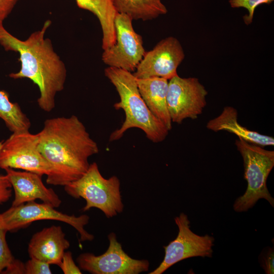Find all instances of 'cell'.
<instances>
[{"label":"cell","mask_w":274,"mask_h":274,"mask_svg":"<svg viewBox=\"0 0 274 274\" xmlns=\"http://www.w3.org/2000/svg\"><path fill=\"white\" fill-rule=\"evenodd\" d=\"M3 141H0V150ZM12 196V187L6 175L0 174V204L7 202Z\"/></svg>","instance_id":"cell-25"},{"label":"cell","mask_w":274,"mask_h":274,"mask_svg":"<svg viewBox=\"0 0 274 274\" xmlns=\"http://www.w3.org/2000/svg\"><path fill=\"white\" fill-rule=\"evenodd\" d=\"M64 189L70 196L85 200L83 212L97 208L110 218L123 210L119 179L115 176L104 178L96 162L90 164L82 176L64 186Z\"/></svg>","instance_id":"cell-5"},{"label":"cell","mask_w":274,"mask_h":274,"mask_svg":"<svg viewBox=\"0 0 274 274\" xmlns=\"http://www.w3.org/2000/svg\"><path fill=\"white\" fill-rule=\"evenodd\" d=\"M0 118L12 132L29 130V119L23 113L19 105L12 102L8 93L0 89Z\"/></svg>","instance_id":"cell-19"},{"label":"cell","mask_w":274,"mask_h":274,"mask_svg":"<svg viewBox=\"0 0 274 274\" xmlns=\"http://www.w3.org/2000/svg\"><path fill=\"white\" fill-rule=\"evenodd\" d=\"M7 230L0 223V273H2L15 258L7 242Z\"/></svg>","instance_id":"cell-21"},{"label":"cell","mask_w":274,"mask_h":274,"mask_svg":"<svg viewBox=\"0 0 274 274\" xmlns=\"http://www.w3.org/2000/svg\"><path fill=\"white\" fill-rule=\"evenodd\" d=\"M108 237L109 247L102 254L86 252L78 256L77 262L81 269L92 274H139L149 270V261L130 257L123 250L115 233H110Z\"/></svg>","instance_id":"cell-10"},{"label":"cell","mask_w":274,"mask_h":274,"mask_svg":"<svg viewBox=\"0 0 274 274\" xmlns=\"http://www.w3.org/2000/svg\"><path fill=\"white\" fill-rule=\"evenodd\" d=\"M19 0H0V22L8 17Z\"/></svg>","instance_id":"cell-26"},{"label":"cell","mask_w":274,"mask_h":274,"mask_svg":"<svg viewBox=\"0 0 274 274\" xmlns=\"http://www.w3.org/2000/svg\"><path fill=\"white\" fill-rule=\"evenodd\" d=\"M132 19L117 13L114 19L115 44L104 50L101 59L109 66L134 72L146 51L142 37L132 26Z\"/></svg>","instance_id":"cell-8"},{"label":"cell","mask_w":274,"mask_h":274,"mask_svg":"<svg viewBox=\"0 0 274 274\" xmlns=\"http://www.w3.org/2000/svg\"><path fill=\"white\" fill-rule=\"evenodd\" d=\"M178 227L176 238L164 246L163 260L149 274H162L176 263L184 259L194 257H211L214 238L208 234L199 235L190 229L187 215L183 213L175 218Z\"/></svg>","instance_id":"cell-9"},{"label":"cell","mask_w":274,"mask_h":274,"mask_svg":"<svg viewBox=\"0 0 274 274\" xmlns=\"http://www.w3.org/2000/svg\"><path fill=\"white\" fill-rule=\"evenodd\" d=\"M140 94L152 113L169 131L172 120L167 105L168 80L160 77L136 79Z\"/></svg>","instance_id":"cell-15"},{"label":"cell","mask_w":274,"mask_h":274,"mask_svg":"<svg viewBox=\"0 0 274 274\" xmlns=\"http://www.w3.org/2000/svg\"><path fill=\"white\" fill-rule=\"evenodd\" d=\"M75 1L80 8L89 11L98 19L102 32V49L113 45L116 41L114 19L117 12L113 0Z\"/></svg>","instance_id":"cell-17"},{"label":"cell","mask_w":274,"mask_h":274,"mask_svg":"<svg viewBox=\"0 0 274 274\" xmlns=\"http://www.w3.org/2000/svg\"><path fill=\"white\" fill-rule=\"evenodd\" d=\"M38 133L39 150L52 170L46 183L65 186L87 170L89 158L99 152L96 142L75 115L46 119Z\"/></svg>","instance_id":"cell-1"},{"label":"cell","mask_w":274,"mask_h":274,"mask_svg":"<svg viewBox=\"0 0 274 274\" xmlns=\"http://www.w3.org/2000/svg\"><path fill=\"white\" fill-rule=\"evenodd\" d=\"M59 267L64 274L82 273L81 269L74 262L70 251H65Z\"/></svg>","instance_id":"cell-24"},{"label":"cell","mask_w":274,"mask_h":274,"mask_svg":"<svg viewBox=\"0 0 274 274\" xmlns=\"http://www.w3.org/2000/svg\"><path fill=\"white\" fill-rule=\"evenodd\" d=\"M105 75L115 86L120 100L114 105L116 110L124 111L125 118L121 126L112 132L109 141L121 139L131 128L142 130L154 143L164 141L168 133L165 125L150 111L139 92L136 78L129 71L109 66Z\"/></svg>","instance_id":"cell-3"},{"label":"cell","mask_w":274,"mask_h":274,"mask_svg":"<svg viewBox=\"0 0 274 274\" xmlns=\"http://www.w3.org/2000/svg\"><path fill=\"white\" fill-rule=\"evenodd\" d=\"M274 0H229L230 7L233 8H243L247 10L248 15L243 17L246 24L249 25L253 21L256 8L262 4H270Z\"/></svg>","instance_id":"cell-20"},{"label":"cell","mask_w":274,"mask_h":274,"mask_svg":"<svg viewBox=\"0 0 274 274\" xmlns=\"http://www.w3.org/2000/svg\"><path fill=\"white\" fill-rule=\"evenodd\" d=\"M0 168L19 169L42 176H48L52 170L51 165L39 150L38 133L29 130L12 132L3 141Z\"/></svg>","instance_id":"cell-7"},{"label":"cell","mask_w":274,"mask_h":274,"mask_svg":"<svg viewBox=\"0 0 274 274\" xmlns=\"http://www.w3.org/2000/svg\"><path fill=\"white\" fill-rule=\"evenodd\" d=\"M51 24L46 20L41 29L31 33L24 40L13 36L0 22V44L6 51H14L19 55L20 69L9 76L14 79L27 78L37 85L40 96L38 106L46 112L55 107L57 94L62 91L66 78L64 62L54 50L52 42L45 37Z\"/></svg>","instance_id":"cell-2"},{"label":"cell","mask_w":274,"mask_h":274,"mask_svg":"<svg viewBox=\"0 0 274 274\" xmlns=\"http://www.w3.org/2000/svg\"><path fill=\"white\" fill-rule=\"evenodd\" d=\"M53 206L43 202L29 201L17 206H11L0 214V223L8 232H16L40 220H55L74 227L80 235L81 241H91L94 236L84 228L89 220L87 215H70L55 209Z\"/></svg>","instance_id":"cell-6"},{"label":"cell","mask_w":274,"mask_h":274,"mask_svg":"<svg viewBox=\"0 0 274 274\" xmlns=\"http://www.w3.org/2000/svg\"><path fill=\"white\" fill-rule=\"evenodd\" d=\"M259 263L267 274L274 273V251L273 248L266 247L259 255Z\"/></svg>","instance_id":"cell-23"},{"label":"cell","mask_w":274,"mask_h":274,"mask_svg":"<svg viewBox=\"0 0 274 274\" xmlns=\"http://www.w3.org/2000/svg\"><path fill=\"white\" fill-rule=\"evenodd\" d=\"M14 191L12 206L40 199L44 203L59 207L61 200L51 188H47L42 180V176L27 171H19L12 168L4 169Z\"/></svg>","instance_id":"cell-13"},{"label":"cell","mask_w":274,"mask_h":274,"mask_svg":"<svg viewBox=\"0 0 274 274\" xmlns=\"http://www.w3.org/2000/svg\"><path fill=\"white\" fill-rule=\"evenodd\" d=\"M208 91L195 77L177 75L169 80L167 105L172 122L181 124L184 119H196L207 105Z\"/></svg>","instance_id":"cell-11"},{"label":"cell","mask_w":274,"mask_h":274,"mask_svg":"<svg viewBox=\"0 0 274 274\" xmlns=\"http://www.w3.org/2000/svg\"><path fill=\"white\" fill-rule=\"evenodd\" d=\"M2 273L25 274L24 263L20 260L14 258Z\"/></svg>","instance_id":"cell-27"},{"label":"cell","mask_w":274,"mask_h":274,"mask_svg":"<svg viewBox=\"0 0 274 274\" xmlns=\"http://www.w3.org/2000/svg\"><path fill=\"white\" fill-rule=\"evenodd\" d=\"M113 3L117 13L132 20H152L167 12L161 0H113Z\"/></svg>","instance_id":"cell-18"},{"label":"cell","mask_w":274,"mask_h":274,"mask_svg":"<svg viewBox=\"0 0 274 274\" xmlns=\"http://www.w3.org/2000/svg\"><path fill=\"white\" fill-rule=\"evenodd\" d=\"M207 127L215 132L228 131L246 142L262 147L274 145L273 137L251 130L241 125L237 121V110L232 107L224 108L218 116L207 123Z\"/></svg>","instance_id":"cell-16"},{"label":"cell","mask_w":274,"mask_h":274,"mask_svg":"<svg viewBox=\"0 0 274 274\" xmlns=\"http://www.w3.org/2000/svg\"><path fill=\"white\" fill-rule=\"evenodd\" d=\"M235 144L241 153L244 167V178L247 188L244 194L233 204L235 212H246L260 199H265L274 207V199L269 193L266 181L274 166V151L238 138Z\"/></svg>","instance_id":"cell-4"},{"label":"cell","mask_w":274,"mask_h":274,"mask_svg":"<svg viewBox=\"0 0 274 274\" xmlns=\"http://www.w3.org/2000/svg\"><path fill=\"white\" fill-rule=\"evenodd\" d=\"M50 265L42 260L30 258L24 263L25 274H51Z\"/></svg>","instance_id":"cell-22"},{"label":"cell","mask_w":274,"mask_h":274,"mask_svg":"<svg viewBox=\"0 0 274 274\" xmlns=\"http://www.w3.org/2000/svg\"><path fill=\"white\" fill-rule=\"evenodd\" d=\"M184 57L179 41L168 37L145 52L133 74L136 79L156 77L169 80L178 75L177 68Z\"/></svg>","instance_id":"cell-12"},{"label":"cell","mask_w":274,"mask_h":274,"mask_svg":"<svg viewBox=\"0 0 274 274\" xmlns=\"http://www.w3.org/2000/svg\"><path fill=\"white\" fill-rule=\"evenodd\" d=\"M70 243L60 226L45 227L35 233L28 245L30 258L59 266Z\"/></svg>","instance_id":"cell-14"}]
</instances>
